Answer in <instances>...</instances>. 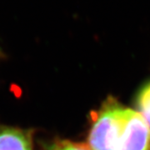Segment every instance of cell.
Wrapping results in <instances>:
<instances>
[{
	"label": "cell",
	"instance_id": "6da1fadb",
	"mask_svg": "<svg viewBox=\"0 0 150 150\" xmlns=\"http://www.w3.org/2000/svg\"><path fill=\"white\" fill-rule=\"evenodd\" d=\"M128 108L109 98L94 115L88 137L91 150H118Z\"/></svg>",
	"mask_w": 150,
	"mask_h": 150
},
{
	"label": "cell",
	"instance_id": "277c9868",
	"mask_svg": "<svg viewBox=\"0 0 150 150\" xmlns=\"http://www.w3.org/2000/svg\"><path fill=\"white\" fill-rule=\"evenodd\" d=\"M138 108L150 126V84L145 86L138 96Z\"/></svg>",
	"mask_w": 150,
	"mask_h": 150
},
{
	"label": "cell",
	"instance_id": "3957f363",
	"mask_svg": "<svg viewBox=\"0 0 150 150\" xmlns=\"http://www.w3.org/2000/svg\"><path fill=\"white\" fill-rule=\"evenodd\" d=\"M0 150H33L31 135L21 129H1Z\"/></svg>",
	"mask_w": 150,
	"mask_h": 150
},
{
	"label": "cell",
	"instance_id": "7a4b0ae2",
	"mask_svg": "<svg viewBox=\"0 0 150 150\" xmlns=\"http://www.w3.org/2000/svg\"><path fill=\"white\" fill-rule=\"evenodd\" d=\"M118 150H150V126L138 111L127 109Z\"/></svg>",
	"mask_w": 150,
	"mask_h": 150
},
{
	"label": "cell",
	"instance_id": "5b68a950",
	"mask_svg": "<svg viewBox=\"0 0 150 150\" xmlns=\"http://www.w3.org/2000/svg\"><path fill=\"white\" fill-rule=\"evenodd\" d=\"M49 150H91L88 145L69 140H59L49 147Z\"/></svg>",
	"mask_w": 150,
	"mask_h": 150
}]
</instances>
